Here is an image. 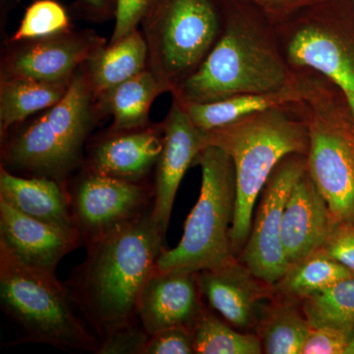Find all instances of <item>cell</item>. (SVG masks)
<instances>
[{"instance_id": "cell-1", "label": "cell", "mask_w": 354, "mask_h": 354, "mask_svg": "<svg viewBox=\"0 0 354 354\" xmlns=\"http://www.w3.org/2000/svg\"><path fill=\"white\" fill-rule=\"evenodd\" d=\"M165 235L153 207L87 246L68 288L100 335L138 320L140 297L164 250Z\"/></svg>"}, {"instance_id": "cell-2", "label": "cell", "mask_w": 354, "mask_h": 354, "mask_svg": "<svg viewBox=\"0 0 354 354\" xmlns=\"http://www.w3.org/2000/svg\"><path fill=\"white\" fill-rule=\"evenodd\" d=\"M100 115L85 64L74 74L68 91L36 120L16 125L6 137L1 167L12 174L46 177L66 186L83 165V149Z\"/></svg>"}, {"instance_id": "cell-3", "label": "cell", "mask_w": 354, "mask_h": 354, "mask_svg": "<svg viewBox=\"0 0 354 354\" xmlns=\"http://www.w3.org/2000/svg\"><path fill=\"white\" fill-rule=\"evenodd\" d=\"M208 134L209 144L223 149L234 165L236 202L232 239L239 257L250 234L263 188L283 158L293 153L307 155L308 129L305 120H297L279 106Z\"/></svg>"}, {"instance_id": "cell-4", "label": "cell", "mask_w": 354, "mask_h": 354, "mask_svg": "<svg viewBox=\"0 0 354 354\" xmlns=\"http://www.w3.org/2000/svg\"><path fill=\"white\" fill-rule=\"evenodd\" d=\"M288 85V67L274 46L253 28L232 21L202 64L171 93L186 106L239 95L277 94Z\"/></svg>"}, {"instance_id": "cell-5", "label": "cell", "mask_w": 354, "mask_h": 354, "mask_svg": "<svg viewBox=\"0 0 354 354\" xmlns=\"http://www.w3.org/2000/svg\"><path fill=\"white\" fill-rule=\"evenodd\" d=\"M0 300L25 341L66 351H94L100 342L76 315L75 301L55 272L24 264L0 246Z\"/></svg>"}, {"instance_id": "cell-6", "label": "cell", "mask_w": 354, "mask_h": 354, "mask_svg": "<svg viewBox=\"0 0 354 354\" xmlns=\"http://www.w3.org/2000/svg\"><path fill=\"white\" fill-rule=\"evenodd\" d=\"M195 165L202 169L199 198L188 216L181 241L164 249L157 269L199 272L234 258L232 228L236 202V178L232 158L221 147L209 144Z\"/></svg>"}, {"instance_id": "cell-7", "label": "cell", "mask_w": 354, "mask_h": 354, "mask_svg": "<svg viewBox=\"0 0 354 354\" xmlns=\"http://www.w3.org/2000/svg\"><path fill=\"white\" fill-rule=\"evenodd\" d=\"M140 26L148 69L169 92L202 64L221 34L213 0H153Z\"/></svg>"}, {"instance_id": "cell-8", "label": "cell", "mask_w": 354, "mask_h": 354, "mask_svg": "<svg viewBox=\"0 0 354 354\" xmlns=\"http://www.w3.org/2000/svg\"><path fill=\"white\" fill-rule=\"evenodd\" d=\"M306 171L327 202L334 223L354 220V120L344 97L305 118Z\"/></svg>"}, {"instance_id": "cell-9", "label": "cell", "mask_w": 354, "mask_h": 354, "mask_svg": "<svg viewBox=\"0 0 354 354\" xmlns=\"http://www.w3.org/2000/svg\"><path fill=\"white\" fill-rule=\"evenodd\" d=\"M290 64L316 70L334 84L354 120V4L329 0L322 19L304 21L286 46Z\"/></svg>"}, {"instance_id": "cell-10", "label": "cell", "mask_w": 354, "mask_h": 354, "mask_svg": "<svg viewBox=\"0 0 354 354\" xmlns=\"http://www.w3.org/2000/svg\"><path fill=\"white\" fill-rule=\"evenodd\" d=\"M81 241L88 245L152 208L153 187L84 167L67 188Z\"/></svg>"}, {"instance_id": "cell-11", "label": "cell", "mask_w": 354, "mask_h": 354, "mask_svg": "<svg viewBox=\"0 0 354 354\" xmlns=\"http://www.w3.org/2000/svg\"><path fill=\"white\" fill-rule=\"evenodd\" d=\"M306 164V155L293 153L277 165L261 192L250 234L237 257L270 285L278 283L290 267L281 242V225L286 202Z\"/></svg>"}, {"instance_id": "cell-12", "label": "cell", "mask_w": 354, "mask_h": 354, "mask_svg": "<svg viewBox=\"0 0 354 354\" xmlns=\"http://www.w3.org/2000/svg\"><path fill=\"white\" fill-rule=\"evenodd\" d=\"M106 41L93 31H67L29 41H11L2 58L1 79L44 82L69 80Z\"/></svg>"}, {"instance_id": "cell-13", "label": "cell", "mask_w": 354, "mask_h": 354, "mask_svg": "<svg viewBox=\"0 0 354 354\" xmlns=\"http://www.w3.org/2000/svg\"><path fill=\"white\" fill-rule=\"evenodd\" d=\"M198 283L209 307L243 332L255 333L266 308L276 297L274 286L254 274L239 258L198 272Z\"/></svg>"}, {"instance_id": "cell-14", "label": "cell", "mask_w": 354, "mask_h": 354, "mask_svg": "<svg viewBox=\"0 0 354 354\" xmlns=\"http://www.w3.org/2000/svg\"><path fill=\"white\" fill-rule=\"evenodd\" d=\"M162 125L164 143L156 164L153 214L165 235L184 174L195 165L198 156L209 145V139L208 132L198 128L176 100Z\"/></svg>"}, {"instance_id": "cell-15", "label": "cell", "mask_w": 354, "mask_h": 354, "mask_svg": "<svg viewBox=\"0 0 354 354\" xmlns=\"http://www.w3.org/2000/svg\"><path fill=\"white\" fill-rule=\"evenodd\" d=\"M202 298L198 272L156 268L140 297L137 318L150 335L171 327L193 329L206 312Z\"/></svg>"}, {"instance_id": "cell-16", "label": "cell", "mask_w": 354, "mask_h": 354, "mask_svg": "<svg viewBox=\"0 0 354 354\" xmlns=\"http://www.w3.org/2000/svg\"><path fill=\"white\" fill-rule=\"evenodd\" d=\"M81 242L77 232L32 218L0 199V246L24 264L55 274Z\"/></svg>"}, {"instance_id": "cell-17", "label": "cell", "mask_w": 354, "mask_h": 354, "mask_svg": "<svg viewBox=\"0 0 354 354\" xmlns=\"http://www.w3.org/2000/svg\"><path fill=\"white\" fill-rule=\"evenodd\" d=\"M333 225L327 202L305 171L291 190L281 225V242L288 266L322 249Z\"/></svg>"}, {"instance_id": "cell-18", "label": "cell", "mask_w": 354, "mask_h": 354, "mask_svg": "<svg viewBox=\"0 0 354 354\" xmlns=\"http://www.w3.org/2000/svg\"><path fill=\"white\" fill-rule=\"evenodd\" d=\"M162 143V125L111 131L93 147L84 167L115 178L143 181L157 164Z\"/></svg>"}, {"instance_id": "cell-19", "label": "cell", "mask_w": 354, "mask_h": 354, "mask_svg": "<svg viewBox=\"0 0 354 354\" xmlns=\"http://www.w3.org/2000/svg\"><path fill=\"white\" fill-rule=\"evenodd\" d=\"M0 199L32 218L79 234L66 186L57 180L18 176L1 167Z\"/></svg>"}, {"instance_id": "cell-20", "label": "cell", "mask_w": 354, "mask_h": 354, "mask_svg": "<svg viewBox=\"0 0 354 354\" xmlns=\"http://www.w3.org/2000/svg\"><path fill=\"white\" fill-rule=\"evenodd\" d=\"M95 100L148 68V46L140 30L100 48L85 64Z\"/></svg>"}, {"instance_id": "cell-21", "label": "cell", "mask_w": 354, "mask_h": 354, "mask_svg": "<svg viewBox=\"0 0 354 354\" xmlns=\"http://www.w3.org/2000/svg\"><path fill=\"white\" fill-rule=\"evenodd\" d=\"M169 92L164 84L147 68L97 97L100 113L113 116L111 131H127L145 127L156 97Z\"/></svg>"}, {"instance_id": "cell-22", "label": "cell", "mask_w": 354, "mask_h": 354, "mask_svg": "<svg viewBox=\"0 0 354 354\" xmlns=\"http://www.w3.org/2000/svg\"><path fill=\"white\" fill-rule=\"evenodd\" d=\"M73 78V77H72ZM69 80L44 82L31 79H1L0 132L1 138L30 116L57 104L68 91Z\"/></svg>"}, {"instance_id": "cell-23", "label": "cell", "mask_w": 354, "mask_h": 354, "mask_svg": "<svg viewBox=\"0 0 354 354\" xmlns=\"http://www.w3.org/2000/svg\"><path fill=\"white\" fill-rule=\"evenodd\" d=\"M301 302L277 295L256 327L262 353L301 354L310 332Z\"/></svg>"}, {"instance_id": "cell-24", "label": "cell", "mask_w": 354, "mask_h": 354, "mask_svg": "<svg viewBox=\"0 0 354 354\" xmlns=\"http://www.w3.org/2000/svg\"><path fill=\"white\" fill-rule=\"evenodd\" d=\"M295 97L288 88L277 94L239 95L204 104H180L198 128L209 132L268 109L279 108Z\"/></svg>"}, {"instance_id": "cell-25", "label": "cell", "mask_w": 354, "mask_h": 354, "mask_svg": "<svg viewBox=\"0 0 354 354\" xmlns=\"http://www.w3.org/2000/svg\"><path fill=\"white\" fill-rule=\"evenodd\" d=\"M351 277H354V272L322 248L290 266L274 288L281 297L301 301Z\"/></svg>"}, {"instance_id": "cell-26", "label": "cell", "mask_w": 354, "mask_h": 354, "mask_svg": "<svg viewBox=\"0 0 354 354\" xmlns=\"http://www.w3.org/2000/svg\"><path fill=\"white\" fill-rule=\"evenodd\" d=\"M195 354H261L259 337L205 312L193 327Z\"/></svg>"}, {"instance_id": "cell-27", "label": "cell", "mask_w": 354, "mask_h": 354, "mask_svg": "<svg viewBox=\"0 0 354 354\" xmlns=\"http://www.w3.org/2000/svg\"><path fill=\"white\" fill-rule=\"evenodd\" d=\"M310 327L330 325L353 332L354 277L342 279L327 290L301 300Z\"/></svg>"}, {"instance_id": "cell-28", "label": "cell", "mask_w": 354, "mask_h": 354, "mask_svg": "<svg viewBox=\"0 0 354 354\" xmlns=\"http://www.w3.org/2000/svg\"><path fill=\"white\" fill-rule=\"evenodd\" d=\"M70 30L66 10L55 0H38L28 7L10 41H29Z\"/></svg>"}, {"instance_id": "cell-29", "label": "cell", "mask_w": 354, "mask_h": 354, "mask_svg": "<svg viewBox=\"0 0 354 354\" xmlns=\"http://www.w3.org/2000/svg\"><path fill=\"white\" fill-rule=\"evenodd\" d=\"M149 339L150 335L136 320L104 335L97 353L144 354Z\"/></svg>"}, {"instance_id": "cell-30", "label": "cell", "mask_w": 354, "mask_h": 354, "mask_svg": "<svg viewBox=\"0 0 354 354\" xmlns=\"http://www.w3.org/2000/svg\"><path fill=\"white\" fill-rule=\"evenodd\" d=\"M351 334V330L335 326H313L301 354H344Z\"/></svg>"}, {"instance_id": "cell-31", "label": "cell", "mask_w": 354, "mask_h": 354, "mask_svg": "<svg viewBox=\"0 0 354 354\" xmlns=\"http://www.w3.org/2000/svg\"><path fill=\"white\" fill-rule=\"evenodd\" d=\"M193 329L171 327L150 335L144 354H192Z\"/></svg>"}, {"instance_id": "cell-32", "label": "cell", "mask_w": 354, "mask_h": 354, "mask_svg": "<svg viewBox=\"0 0 354 354\" xmlns=\"http://www.w3.org/2000/svg\"><path fill=\"white\" fill-rule=\"evenodd\" d=\"M323 249L354 272V220L334 223Z\"/></svg>"}, {"instance_id": "cell-33", "label": "cell", "mask_w": 354, "mask_h": 354, "mask_svg": "<svg viewBox=\"0 0 354 354\" xmlns=\"http://www.w3.org/2000/svg\"><path fill=\"white\" fill-rule=\"evenodd\" d=\"M153 0H116L114 9V29L109 44L124 38L138 29Z\"/></svg>"}, {"instance_id": "cell-34", "label": "cell", "mask_w": 354, "mask_h": 354, "mask_svg": "<svg viewBox=\"0 0 354 354\" xmlns=\"http://www.w3.org/2000/svg\"><path fill=\"white\" fill-rule=\"evenodd\" d=\"M86 6L97 17L109 16L115 9L116 0H82Z\"/></svg>"}, {"instance_id": "cell-35", "label": "cell", "mask_w": 354, "mask_h": 354, "mask_svg": "<svg viewBox=\"0 0 354 354\" xmlns=\"http://www.w3.org/2000/svg\"><path fill=\"white\" fill-rule=\"evenodd\" d=\"M258 3L263 4L266 6L276 7V8H290V7H295L299 6H305L310 3L313 0H255Z\"/></svg>"}, {"instance_id": "cell-36", "label": "cell", "mask_w": 354, "mask_h": 354, "mask_svg": "<svg viewBox=\"0 0 354 354\" xmlns=\"http://www.w3.org/2000/svg\"><path fill=\"white\" fill-rule=\"evenodd\" d=\"M344 354H354V327L353 334H351V339H349L348 346H346Z\"/></svg>"}, {"instance_id": "cell-37", "label": "cell", "mask_w": 354, "mask_h": 354, "mask_svg": "<svg viewBox=\"0 0 354 354\" xmlns=\"http://www.w3.org/2000/svg\"><path fill=\"white\" fill-rule=\"evenodd\" d=\"M353 4H354V0H353Z\"/></svg>"}]
</instances>
